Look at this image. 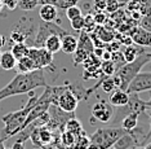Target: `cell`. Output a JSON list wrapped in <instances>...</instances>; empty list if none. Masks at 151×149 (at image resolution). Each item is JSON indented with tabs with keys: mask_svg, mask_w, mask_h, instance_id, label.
<instances>
[{
	"mask_svg": "<svg viewBox=\"0 0 151 149\" xmlns=\"http://www.w3.org/2000/svg\"><path fill=\"white\" fill-rule=\"evenodd\" d=\"M4 44H5V36L0 34V49H1V48L4 47Z\"/></svg>",
	"mask_w": 151,
	"mask_h": 149,
	"instance_id": "b9f144b4",
	"label": "cell"
},
{
	"mask_svg": "<svg viewBox=\"0 0 151 149\" xmlns=\"http://www.w3.org/2000/svg\"><path fill=\"white\" fill-rule=\"evenodd\" d=\"M132 36L133 43L139 47H151V31H146L142 27H133V30L129 33Z\"/></svg>",
	"mask_w": 151,
	"mask_h": 149,
	"instance_id": "7c38bea8",
	"label": "cell"
},
{
	"mask_svg": "<svg viewBox=\"0 0 151 149\" xmlns=\"http://www.w3.org/2000/svg\"><path fill=\"white\" fill-rule=\"evenodd\" d=\"M114 118V106L106 100H98L92 106V121L96 119L101 123H109Z\"/></svg>",
	"mask_w": 151,
	"mask_h": 149,
	"instance_id": "ba28073f",
	"label": "cell"
},
{
	"mask_svg": "<svg viewBox=\"0 0 151 149\" xmlns=\"http://www.w3.org/2000/svg\"><path fill=\"white\" fill-rule=\"evenodd\" d=\"M101 70L104 73L105 77H111V75L115 74V71L118 70V69H116V65L111 60H107L101 64Z\"/></svg>",
	"mask_w": 151,
	"mask_h": 149,
	"instance_id": "484cf974",
	"label": "cell"
},
{
	"mask_svg": "<svg viewBox=\"0 0 151 149\" xmlns=\"http://www.w3.org/2000/svg\"><path fill=\"white\" fill-rule=\"evenodd\" d=\"M138 116L137 113H129L125 117H123V119L120 121V127H123L125 131H133L137 129L138 124Z\"/></svg>",
	"mask_w": 151,
	"mask_h": 149,
	"instance_id": "e0dca14e",
	"label": "cell"
},
{
	"mask_svg": "<svg viewBox=\"0 0 151 149\" xmlns=\"http://www.w3.org/2000/svg\"><path fill=\"white\" fill-rule=\"evenodd\" d=\"M143 47H139V46H127L124 48V51L122 52L123 53V56H124V60L125 62H132V61H134L137 57L139 56L141 53H143V49H142Z\"/></svg>",
	"mask_w": 151,
	"mask_h": 149,
	"instance_id": "ac0fdd59",
	"label": "cell"
},
{
	"mask_svg": "<svg viewBox=\"0 0 151 149\" xmlns=\"http://www.w3.org/2000/svg\"><path fill=\"white\" fill-rule=\"evenodd\" d=\"M39 17L44 22H54L58 18V8L50 4L40 5Z\"/></svg>",
	"mask_w": 151,
	"mask_h": 149,
	"instance_id": "9a60e30c",
	"label": "cell"
},
{
	"mask_svg": "<svg viewBox=\"0 0 151 149\" xmlns=\"http://www.w3.org/2000/svg\"><path fill=\"white\" fill-rule=\"evenodd\" d=\"M16 68H17V70H18V73H30L32 70H36L35 64H34V61L29 56L22 57L21 60L17 61Z\"/></svg>",
	"mask_w": 151,
	"mask_h": 149,
	"instance_id": "7402d4cb",
	"label": "cell"
},
{
	"mask_svg": "<svg viewBox=\"0 0 151 149\" xmlns=\"http://www.w3.org/2000/svg\"><path fill=\"white\" fill-rule=\"evenodd\" d=\"M81 15H83V13H81V9L79 8L78 5H73V7H70V8L66 9V17L68 20H73L75 17L81 16Z\"/></svg>",
	"mask_w": 151,
	"mask_h": 149,
	"instance_id": "d6a6232c",
	"label": "cell"
},
{
	"mask_svg": "<svg viewBox=\"0 0 151 149\" xmlns=\"http://www.w3.org/2000/svg\"><path fill=\"white\" fill-rule=\"evenodd\" d=\"M118 1H119V3H122V4H124V5H125L127 3H128V1H130V0H118Z\"/></svg>",
	"mask_w": 151,
	"mask_h": 149,
	"instance_id": "f6af8a7d",
	"label": "cell"
},
{
	"mask_svg": "<svg viewBox=\"0 0 151 149\" xmlns=\"http://www.w3.org/2000/svg\"><path fill=\"white\" fill-rule=\"evenodd\" d=\"M79 101H80V97L75 92V86L70 84V87L60 95L56 105L66 113H75V110L79 105Z\"/></svg>",
	"mask_w": 151,
	"mask_h": 149,
	"instance_id": "52a82bcc",
	"label": "cell"
},
{
	"mask_svg": "<svg viewBox=\"0 0 151 149\" xmlns=\"http://www.w3.org/2000/svg\"><path fill=\"white\" fill-rule=\"evenodd\" d=\"M78 48H83V49L89 52V53H93V51H94L93 41H92L91 36H89L85 31H83V33L80 34V39H79Z\"/></svg>",
	"mask_w": 151,
	"mask_h": 149,
	"instance_id": "cb8c5ba5",
	"label": "cell"
},
{
	"mask_svg": "<svg viewBox=\"0 0 151 149\" xmlns=\"http://www.w3.org/2000/svg\"><path fill=\"white\" fill-rule=\"evenodd\" d=\"M48 113H49V122L47 126L52 131H60V132L65 130L67 121L75 117V113H66L61 110L57 105H50L48 109Z\"/></svg>",
	"mask_w": 151,
	"mask_h": 149,
	"instance_id": "8992f818",
	"label": "cell"
},
{
	"mask_svg": "<svg viewBox=\"0 0 151 149\" xmlns=\"http://www.w3.org/2000/svg\"><path fill=\"white\" fill-rule=\"evenodd\" d=\"M44 48L47 51H49L52 55L60 52L61 51V36H58V35L49 36L45 40V43H44Z\"/></svg>",
	"mask_w": 151,
	"mask_h": 149,
	"instance_id": "44dd1931",
	"label": "cell"
},
{
	"mask_svg": "<svg viewBox=\"0 0 151 149\" xmlns=\"http://www.w3.org/2000/svg\"><path fill=\"white\" fill-rule=\"evenodd\" d=\"M39 5V0H19V8L22 10H32Z\"/></svg>",
	"mask_w": 151,
	"mask_h": 149,
	"instance_id": "4dcf8cb0",
	"label": "cell"
},
{
	"mask_svg": "<svg viewBox=\"0 0 151 149\" xmlns=\"http://www.w3.org/2000/svg\"><path fill=\"white\" fill-rule=\"evenodd\" d=\"M99 87L102 88V91L105 93H111L116 89V86H115V82H114V78L112 77H105L101 82V86Z\"/></svg>",
	"mask_w": 151,
	"mask_h": 149,
	"instance_id": "d4e9b609",
	"label": "cell"
},
{
	"mask_svg": "<svg viewBox=\"0 0 151 149\" xmlns=\"http://www.w3.org/2000/svg\"><path fill=\"white\" fill-rule=\"evenodd\" d=\"M12 149H25V144L23 143H13Z\"/></svg>",
	"mask_w": 151,
	"mask_h": 149,
	"instance_id": "60d3db41",
	"label": "cell"
},
{
	"mask_svg": "<svg viewBox=\"0 0 151 149\" xmlns=\"http://www.w3.org/2000/svg\"><path fill=\"white\" fill-rule=\"evenodd\" d=\"M89 144H91V139L87 135H80L76 137L74 144V149H89Z\"/></svg>",
	"mask_w": 151,
	"mask_h": 149,
	"instance_id": "83f0119b",
	"label": "cell"
},
{
	"mask_svg": "<svg viewBox=\"0 0 151 149\" xmlns=\"http://www.w3.org/2000/svg\"><path fill=\"white\" fill-rule=\"evenodd\" d=\"M79 0H39V5H44V4H50L54 5L57 8H62V9H67L73 5H78Z\"/></svg>",
	"mask_w": 151,
	"mask_h": 149,
	"instance_id": "ffe728a7",
	"label": "cell"
},
{
	"mask_svg": "<svg viewBox=\"0 0 151 149\" xmlns=\"http://www.w3.org/2000/svg\"><path fill=\"white\" fill-rule=\"evenodd\" d=\"M129 101V93L127 91H123V89L116 88L114 92L110 93V99L109 102L111 104L112 106H116V108H122V106L127 105Z\"/></svg>",
	"mask_w": 151,
	"mask_h": 149,
	"instance_id": "4fadbf2b",
	"label": "cell"
},
{
	"mask_svg": "<svg viewBox=\"0 0 151 149\" xmlns=\"http://www.w3.org/2000/svg\"><path fill=\"white\" fill-rule=\"evenodd\" d=\"M44 149H58V148H56V147H53V145H49V147H45Z\"/></svg>",
	"mask_w": 151,
	"mask_h": 149,
	"instance_id": "bcb514c9",
	"label": "cell"
},
{
	"mask_svg": "<svg viewBox=\"0 0 151 149\" xmlns=\"http://www.w3.org/2000/svg\"><path fill=\"white\" fill-rule=\"evenodd\" d=\"M151 89V71L138 73L133 81L129 83L127 92L129 93H141Z\"/></svg>",
	"mask_w": 151,
	"mask_h": 149,
	"instance_id": "30bf717a",
	"label": "cell"
},
{
	"mask_svg": "<svg viewBox=\"0 0 151 149\" xmlns=\"http://www.w3.org/2000/svg\"><path fill=\"white\" fill-rule=\"evenodd\" d=\"M25 21H19L18 25L19 27L14 26L11 33V39L13 43H25V41L27 40V38H29V35L32 33V23L30 25V22L27 23V25H25Z\"/></svg>",
	"mask_w": 151,
	"mask_h": 149,
	"instance_id": "8fae6325",
	"label": "cell"
},
{
	"mask_svg": "<svg viewBox=\"0 0 151 149\" xmlns=\"http://www.w3.org/2000/svg\"><path fill=\"white\" fill-rule=\"evenodd\" d=\"M27 56L34 61L36 69H45L53 65V55L44 47H31Z\"/></svg>",
	"mask_w": 151,
	"mask_h": 149,
	"instance_id": "9c48e42d",
	"label": "cell"
},
{
	"mask_svg": "<svg viewBox=\"0 0 151 149\" xmlns=\"http://www.w3.org/2000/svg\"><path fill=\"white\" fill-rule=\"evenodd\" d=\"M47 82L44 78V69H36L30 73H17L5 87L0 89V101L13 97V96L30 93L39 87H45Z\"/></svg>",
	"mask_w": 151,
	"mask_h": 149,
	"instance_id": "6da1fadb",
	"label": "cell"
},
{
	"mask_svg": "<svg viewBox=\"0 0 151 149\" xmlns=\"http://www.w3.org/2000/svg\"><path fill=\"white\" fill-rule=\"evenodd\" d=\"M68 34L66 30H63L58 23L54 22H44L42 21L39 29H37L35 40H34V47H44V43L49 36L52 35H58V36H65Z\"/></svg>",
	"mask_w": 151,
	"mask_h": 149,
	"instance_id": "5b68a950",
	"label": "cell"
},
{
	"mask_svg": "<svg viewBox=\"0 0 151 149\" xmlns=\"http://www.w3.org/2000/svg\"><path fill=\"white\" fill-rule=\"evenodd\" d=\"M78 44L79 39L71 34H66L65 36L61 38V51L67 55L75 53V51L78 49Z\"/></svg>",
	"mask_w": 151,
	"mask_h": 149,
	"instance_id": "5bb4252c",
	"label": "cell"
},
{
	"mask_svg": "<svg viewBox=\"0 0 151 149\" xmlns=\"http://www.w3.org/2000/svg\"><path fill=\"white\" fill-rule=\"evenodd\" d=\"M127 131L123 127H105V129H97L89 136L91 144L89 149H110L115 145L120 137Z\"/></svg>",
	"mask_w": 151,
	"mask_h": 149,
	"instance_id": "277c9868",
	"label": "cell"
},
{
	"mask_svg": "<svg viewBox=\"0 0 151 149\" xmlns=\"http://www.w3.org/2000/svg\"><path fill=\"white\" fill-rule=\"evenodd\" d=\"M143 149H151V141H150V143H147L145 147H143Z\"/></svg>",
	"mask_w": 151,
	"mask_h": 149,
	"instance_id": "7bdbcfd3",
	"label": "cell"
},
{
	"mask_svg": "<svg viewBox=\"0 0 151 149\" xmlns=\"http://www.w3.org/2000/svg\"><path fill=\"white\" fill-rule=\"evenodd\" d=\"M120 43L125 44V47L127 46H132V44H133V39H132V36H130V35H123L122 39H120Z\"/></svg>",
	"mask_w": 151,
	"mask_h": 149,
	"instance_id": "ab89813d",
	"label": "cell"
},
{
	"mask_svg": "<svg viewBox=\"0 0 151 149\" xmlns=\"http://www.w3.org/2000/svg\"><path fill=\"white\" fill-rule=\"evenodd\" d=\"M138 12L142 17L151 16V0H138Z\"/></svg>",
	"mask_w": 151,
	"mask_h": 149,
	"instance_id": "4316f807",
	"label": "cell"
},
{
	"mask_svg": "<svg viewBox=\"0 0 151 149\" xmlns=\"http://www.w3.org/2000/svg\"><path fill=\"white\" fill-rule=\"evenodd\" d=\"M29 95H30V100L27 101V104L22 109L8 113L1 118L3 123H4V127L0 130V141H1V143L11 139L12 136H14L16 134H18L19 131L23 129L27 117H29L30 112L32 110L35 104L37 102V99H39L34 95V91H31Z\"/></svg>",
	"mask_w": 151,
	"mask_h": 149,
	"instance_id": "7a4b0ae2",
	"label": "cell"
},
{
	"mask_svg": "<svg viewBox=\"0 0 151 149\" xmlns=\"http://www.w3.org/2000/svg\"><path fill=\"white\" fill-rule=\"evenodd\" d=\"M133 149H143V147H136V148H133Z\"/></svg>",
	"mask_w": 151,
	"mask_h": 149,
	"instance_id": "681fc988",
	"label": "cell"
},
{
	"mask_svg": "<svg viewBox=\"0 0 151 149\" xmlns=\"http://www.w3.org/2000/svg\"><path fill=\"white\" fill-rule=\"evenodd\" d=\"M65 130L68 131V132H71L75 137H78V136H80V135L85 134V131L83 129V126H81V123L79 122L75 117H73V118H70L67 121L66 126H65Z\"/></svg>",
	"mask_w": 151,
	"mask_h": 149,
	"instance_id": "d6986e66",
	"label": "cell"
},
{
	"mask_svg": "<svg viewBox=\"0 0 151 149\" xmlns=\"http://www.w3.org/2000/svg\"><path fill=\"white\" fill-rule=\"evenodd\" d=\"M98 38L101 39L102 41H112L114 40V35H112L110 31H107L106 29H101L99 30V33H98Z\"/></svg>",
	"mask_w": 151,
	"mask_h": 149,
	"instance_id": "836d02e7",
	"label": "cell"
},
{
	"mask_svg": "<svg viewBox=\"0 0 151 149\" xmlns=\"http://www.w3.org/2000/svg\"><path fill=\"white\" fill-rule=\"evenodd\" d=\"M145 102H146V106H147V108H151V99L147 100V101H145Z\"/></svg>",
	"mask_w": 151,
	"mask_h": 149,
	"instance_id": "ee69618b",
	"label": "cell"
},
{
	"mask_svg": "<svg viewBox=\"0 0 151 149\" xmlns=\"http://www.w3.org/2000/svg\"><path fill=\"white\" fill-rule=\"evenodd\" d=\"M139 27H142L146 31H151V16L142 17L139 20Z\"/></svg>",
	"mask_w": 151,
	"mask_h": 149,
	"instance_id": "e575fe53",
	"label": "cell"
},
{
	"mask_svg": "<svg viewBox=\"0 0 151 149\" xmlns=\"http://www.w3.org/2000/svg\"><path fill=\"white\" fill-rule=\"evenodd\" d=\"M93 18H94V22L97 23V25H104L106 21H107V17H106V15L104 12H96Z\"/></svg>",
	"mask_w": 151,
	"mask_h": 149,
	"instance_id": "d590c367",
	"label": "cell"
},
{
	"mask_svg": "<svg viewBox=\"0 0 151 149\" xmlns=\"http://www.w3.org/2000/svg\"><path fill=\"white\" fill-rule=\"evenodd\" d=\"M124 4H122V3H119L118 0H106V12L107 13H116L119 10V8H122V7Z\"/></svg>",
	"mask_w": 151,
	"mask_h": 149,
	"instance_id": "f546056e",
	"label": "cell"
},
{
	"mask_svg": "<svg viewBox=\"0 0 151 149\" xmlns=\"http://www.w3.org/2000/svg\"><path fill=\"white\" fill-rule=\"evenodd\" d=\"M29 49H30V47H27L26 43H14L12 46L11 52L13 53V56L17 58V61H18L22 57H26L29 55Z\"/></svg>",
	"mask_w": 151,
	"mask_h": 149,
	"instance_id": "603a6c76",
	"label": "cell"
},
{
	"mask_svg": "<svg viewBox=\"0 0 151 149\" xmlns=\"http://www.w3.org/2000/svg\"><path fill=\"white\" fill-rule=\"evenodd\" d=\"M93 8L96 12H104L106 9V0H93Z\"/></svg>",
	"mask_w": 151,
	"mask_h": 149,
	"instance_id": "74e56055",
	"label": "cell"
},
{
	"mask_svg": "<svg viewBox=\"0 0 151 149\" xmlns=\"http://www.w3.org/2000/svg\"><path fill=\"white\" fill-rule=\"evenodd\" d=\"M3 5H4L3 4V1H0V12H1V9H3Z\"/></svg>",
	"mask_w": 151,
	"mask_h": 149,
	"instance_id": "c3c4849f",
	"label": "cell"
},
{
	"mask_svg": "<svg viewBox=\"0 0 151 149\" xmlns=\"http://www.w3.org/2000/svg\"><path fill=\"white\" fill-rule=\"evenodd\" d=\"M3 4L5 5L6 9L9 10H14L16 8H18L19 5V0H3Z\"/></svg>",
	"mask_w": 151,
	"mask_h": 149,
	"instance_id": "8d00e7d4",
	"label": "cell"
},
{
	"mask_svg": "<svg viewBox=\"0 0 151 149\" xmlns=\"http://www.w3.org/2000/svg\"><path fill=\"white\" fill-rule=\"evenodd\" d=\"M151 62V53H141L134 61L132 62H127L122 68H119L114 74V82L116 88L127 91L129 83L133 81V78L136 77L138 73H141V69L145 66L146 64Z\"/></svg>",
	"mask_w": 151,
	"mask_h": 149,
	"instance_id": "3957f363",
	"label": "cell"
},
{
	"mask_svg": "<svg viewBox=\"0 0 151 149\" xmlns=\"http://www.w3.org/2000/svg\"><path fill=\"white\" fill-rule=\"evenodd\" d=\"M146 112H147V116H149V126H150L149 132L146 134V144H147V141L151 139V108H147Z\"/></svg>",
	"mask_w": 151,
	"mask_h": 149,
	"instance_id": "f35d334b",
	"label": "cell"
},
{
	"mask_svg": "<svg viewBox=\"0 0 151 149\" xmlns=\"http://www.w3.org/2000/svg\"><path fill=\"white\" fill-rule=\"evenodd\" d=\"M5 149H12V147H5Z\"/></svg>",
	"mask_w": 151,
	"mask_h": 149,
	"instance_id": "f907efd6",
	"label": "cell"
},
{
	"mask_svg": "<svg viewBox=\"0 0 151 149\" xmlns=\"http://www.w3.org/2000/svg\"><path fill=\"white\" fill-rule=\"evenodd\" d=\"M0 58H1V52H0Z\"/></svg>",
	"mask_w": 151,
	"mask_h": 149,
	"instance_id": "816d5d0a",
	"label": "cell"
},
{
	"mask_svg": "<svg viewBox=\"0 0 151 149\" xmlns=\"http://www.w3.org/2000/svg\"><path fill=\"white\" fill-rule=\"evenodd\" d=\"M0 66H1L3 70H13L17 66V58L13 56V53L11 51H6L1 53Z\"/></svg>",
	"mask_w": 151,
	"mask_h": 149,
	"instance_id": "2e32d148",
	"label": "cell"
},
{
	"mask_svg": "<svg viewBox=\"0 0 151 149\" xmlns=\"http://www.w3.org/2000/svg\"><path fill=\"white\" fill-rule=\"evenodd\" d=\"M75 58H74V64L75 65H79V64H83V62L87 60L88 56L91 53L89 52H87L85 49H83V48H78L76 51H75Z\"/></svg>",
	"mask_w": 151,
	"mask_h": 149,
	"instance_id": "f1b7e54d",
	"label": "cell"
},
{
	"mask_svg": "<svg viewBox=\"0 0 151 149\" xmlns=\"http://www.w3.org/2000/svg\"><path fill=\"white\" fill-rule=\"evenodd\" d=\"M0 149H5V145H4V143H1V141H0Z\"/></svg>",
	"mask_w": 151,
	"mask_h": 149,
	"instance_id": "7dc6e473",
	"label": "cell"
},
{
	"mask_svg": "<svg viewBox=\"0 0 151 149\" xmlns=\"http://www.w3.org/2000/svg\"><path fill=\"white\" fill-rule=\"evenodd\" d=\"M70 23H71V27L75 30V31H80L84 29V16H78L75 18L70 20Z\"/></svg>",
	"mask_w": 151,
	"mask_h": 149,
	"instance_id": "1f68e13d",
	"label": "cell"
}]
</instances>
